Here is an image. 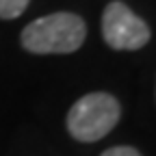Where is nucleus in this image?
Segmentation results:
<instances>
[{"instance_id":"nucleus-1","label":"nucleus","mask_w":156,"mask_h":156,"mask_svg":"<svg viewBox=\"0 0 156 156\" xmlns=\"http://www.w3.org/2000/svg\"><path fill=\"white\" fill-rule=\"evenodd\" d=\"M85 20L69 11H58L33 20L24 26L20 41L33 54H69L85 44Z\"/></svg>"},{"instance_id":"nucleus-2","label":"nucleus","mask_w":156,"mask_h":156,"mask_svg":"<svg viewBox=\"0 0 156 156\" xmlns=\"http://www.w3.org/2000/svg\"><path fill=\"white\" fill-rule=\"evenodd\" d=\"M119 102L111 93L93 91L72 104L67 113V130L76 141L95 143L117 126L119 122Z\"/></svg>"},{"instance_id":"nucleus-4","label":"nucleus","mask_w":156,"mask_h":156,"mask_svg":"<svg viewBox=\"0 0 156 156\" xmlns=\"http://www.w3.org/2000/svg\"><path fill=\"white\" fill-rule=\"evenodd\" d=\"M28 5H30V0H0V20L20 17Z\"/></svg>"},{"instance_id":"nucleus-5","label":"nucleus","mask_w":156,"mask_h":156,"mask_svg":"<svg viewBox=\"0 0 156 156\" xmlns=\"http://www.w3.org/2000/svg\"><path fill=\"white\" fill-rule=\"evenodd\" d=\"M102 156H141L139 150H134L130 145H117V147H108L106 152H102Z\"/></svg>"},{"instance_id":"nucleus-3","label":"nucleus","mask_w":156,"mask_h":156,"mask_svg":"<svg viewBox=\"0 0 156 156\" xmlns=\"http://www.w3.org/2000/svg\"><path fill=\"white\" fill-rule=\"evenodd\" d=\"M102 37L113 50H139L147 46L152 30L122 0H113L102 13Z\"/></svg>"}]
</instances>
